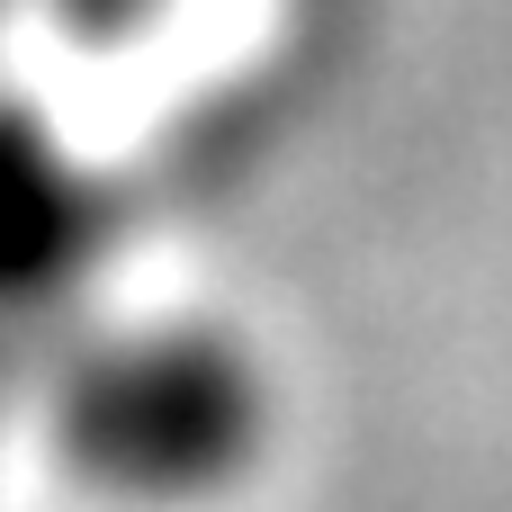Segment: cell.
Listing matches in <instances>:
<instances>
[{"mask_svg": "<svg viewBox=\"0 0 512 512\" xmlns=\"http://www.w3.org/2000/svg\"><path fill=\"white\" fill-rule=\"evenodd\" d=\"M279 369L207 306H81L45 342L36 432L99 512H225L279 459Z\"/></svg>", "mask_w": 512, "mask_h": 512, "instance_id": "cell-1", "label": "cell"}, {"mask_svg": "<svg viewBox=\"0 0 512 512\" xmlns=\"http://www.w3.org/2000/svg\"><path fill=\"white\" fill-rule=\"evenodd\" d=\"M108 189L54 135V117L0 99V315L72 324L108 252Z\"/></svg>", "mask_w": 512, "mask_h": 512, "instance_id": "cell-2", "label": "cell"}, {"mask_svg": "<svg viewBox=\"0 0 512 512\" xmlns=\"http://www.w3.org/2000/svg\"><path fill=\"white\" fill-rule=\"evenodd\" d=\"M27 18V0H0V45H9V27Z\"/></svg>", "mask_w": 512, "mask_h": 512, "instance_id": "cell-3", "label": "cell"}]
</instances>
